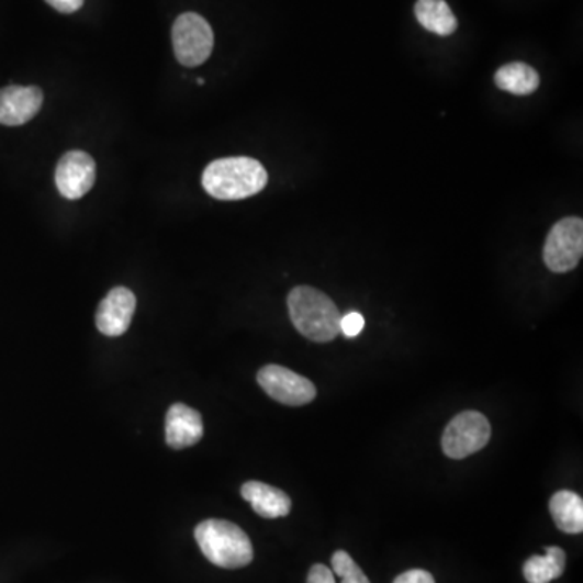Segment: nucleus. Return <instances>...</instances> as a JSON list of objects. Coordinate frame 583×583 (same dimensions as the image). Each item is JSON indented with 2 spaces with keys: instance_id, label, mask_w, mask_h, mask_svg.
Here are the masks:
<instances>
[{
  "instance_id": "obj_17",
  "label": "nucleus",
  "mask_w": 583,
  "mask_h": 583,
  "mask_svg": "<svg viewBox=\"0 0 583 583\" xmlns=\"http://www.w3.org/2000/svg\"><path fill=\"white\" fill-rule=\"evenodd\" d=\"M334 574L343 579V583H370L365 572L361 571L360 565L350 558L349 552L336 551L330 559Z\"/></svg>"
},
{
  "instance_id": "obj_12",
  "label": "nucleus",
  "mask_w": 583,
  "mask_h": 583,
  "mask_svg": "<svg viewBox=\"0 0 583 583\" xmlns=\"http://www.w3.org/2000/svg\"><path fill=\"white\" fill-rule=\"evenodd\" d=\"M242 496L251 504L255 513L265 518H279L289 516L292 501L279 487L266 485L261 482H247L242 486Z\"/></svg>"
},
{
  "instance_id": "obj_4",
  "label": "nucleus",
  "mask_w": 583,
  "mask_h": 583,
  "mask_svg": "<svg viewBox=\"0 0 583 583\" xmlns=\"http://www.w3.org/2000/svg\"><path fill=\"white\" fill-rule=\"evenodd\" d=\"M172 46L179 64L183 67H198L206 63L213 53V29L198 13H182L172 26Z\"/></svg>"
},
{
  "instance_id": "obj_2",
  "label": "nucleus",
  "mask_w": 583,
  "mask_h": 583,
  "mask_svg": "<svg viewBox=\"0 0 583 583\" xmlns=\"http://www.w3.org/2000/svg\"><path fill=\"white\" fill-rule=\"evenodd\" d=\"M293 326L313 343H330L340 334V315L336 303L318 289L299 285L288 296Z\"/></svg>"
},
{
  "instance_id": "obj_9",
  "label": "nucleus",
  "mask_w": 583,
  "mask_h": 583,
  "mask_svg": "<svg viewBox=\"0 0 583 583\" xmlns=\"http://www.w3.org/2000/svg\"><path fill=\"white\" fill-rule=\"evenodd\" d=\"M135 293L127 288L112 289L98 306L99 333L108 337H119L127 333L133 315H135Z\"/></svg>"
},
{
  "instance_id": "obj_14",
  "label": "nucleus",
  "mask_w": 583,
  "mask_h": 583,
  "mask_svg": "<svg viewBox=\"0 0 583 583\" xmlns=\"http://www.w3.org/2000/svg\"><path fill=\"white\" fill-rule=\"evenodd\" d=\"M494 83L507 93L527 97L540 87V75L534 67L524 63L506 64L494 75Z\"/></svg>"
},
{
  "instance_id": "obj_16",
  "label": "nucleus",
  "mask_w": 583,
  "mask_h": 583,
  "mask_svg": "<svg viewBox=\"0 0 583 583\" xmlns=\"http://www.w3.org/2000/svg\"><path fill=\"white\" fill-rule=\"evenodd\" d=\"M565 571V552L558 547L547 548L543 556H531L524 564V578L528 583H550Z\"/></svg>"
},
{
  "instance_id": "obj_3",
  "label": "nucleus",
  "mask_w": 583,
  "mask_h": 583,
  "mask_svg": "<svg viewBox=\"0 0 583 583\" xmlns=\"http://www.w3.org/2000/svg\"><path fill=\"white\" fill-rule=\"evenodd\" d=\"M194 540L208 561L217 568L240 569L254 561V545L238 525L208 518L194 528Z\"/></svg>"
},
{
  "instance_id": "obj_13",
  "label": "nucleus",
  "mask_w": 583,
  "mask_h": 583,
  "mask_svg": "<svg viewBox=\"0 0 583 583\" xmlns=\"http://www.w3.org/2000/svg\"><path fill=\"white\" fill-rule=\"evenodd\" d=\"M550 513L559 530L569 535L582 534L583 500L574 491H558L550 500Z\"/></svg>"
},
{
  "instance_id": "obj_19",
  "label": "nucleus",
  "mask_w": 583,
  "mask_h": 583,
  "mask_svg": "<svg viewBox=\"0 0 583 583\" xmlns=\"http://www.w3.org/2000/svg\"><path fill=\"white\" fill-rule=\"evenodd\" d=\"M394 583H436L429 572L422 571V569H412V571L404 572L399 575Z\"/></svg>"
},
{
  "instance_id": "obj_15",
  "label": "nucleus",
  "mask_w": 583,
  "mask_h": 583,
  "mask_svg": "<svg viewBox=\"0 0 583 583\" xmlns=\"http://www.w3.org/2000/svg\"><path fill=\"white\" fill-rule=\"evenodd\" d=\"M415 16L423 29L438 36H449L457 30L456 15L445 0H418Z\"/></svg>"
},
{
  "instance_id": "obj_8",
  "label": "nucleus",
  "mask_w": 583,
  "mask_h": 583,
  "mask_svg": "<svg viewBox=\"0 0 583 583\" xmlns=\"http://www.w3.org/2000/svg\"><path fill=\"white\" fill-rule=\"evenodd\" d=\"M56 187L67 200H80L97 182V162L85 152H68L56 167Z\"/></svg>"
},
{
  "instance_id": "obj_21",
  "label": "nucleus",
  "mask_w": 583,
  "mask_h": 583,
  "mask_svg": "<svg viewBox=\"0 0 583 583\" xmlns=\"http://www.w3.org/2000/svg\"><path fill=\"white\" fill-rule=\"evenodd\" d=\"M53 9L60 13H75L83 7L85 0H46Z\"/></svg>"
},
{
  "instance_id": "obj_18",
  "label": "nucleus",
  "mask_w": 583,
  "mask_h": 583,
  "mask_svg": "<svg viewBox=\"0 0 583 583\" xmlns=\"http://www.w3.org/2000/svg\"><path fill=\"white\" fill-rule=\"evenodd\" d=\"M363 327L365 318L360 313L350 312L349 315L343 316V319H340V333L349 337V339L357 337L363 330Z\"/></svg>"
},
{
  "instance_id": "obj_7",
  "label": "nucleus",
  "mask_w": 583,
  "mask_h": 583,
  "mask_svg": "<svg viewBox=\"0 0 583 583\" xmlns=\"http://www.w3.org/2000/svg\"><path fill=\"white\" fill-rule=\"evenodd\" d=\"M258 384L279 404L300 407L315 401L316 388L309 378L279 365H266L258 371Z\"/></svg>"
},
{
  "instance_id": "obj_5",
  "label": "nucleus",
  "mask_w": 583,
  "mask_h": 583,
  "mask_svg": "<svg viewBox=\"0 0 583 583\" xmlns=\"http://www.w3.org/2000/svg\"><path fill=\"white\" fill-rule=\"evenodd\" d=\"M583 255V221L564 217L551 228L543 248L545 265L552 272L564 274L578 268Z\"/></svg>"
},
{
  "instance_id": "obj_22",
  "label": "nucleus",
  "mask_w": 583,
  "mask_h": 583,
  "mask_svg": "<svg viewBox=\"0 0 583 583\" xmlns=\"http://www.w3.org/2000/svg\"><path fill=\"white\" fill-rule=\"evenodd\" d=\"M198 85H204L203 78H198Z\"/></svg>"
},
{
  "instance_id": "obj_11",
  "label": "nucleus",
  "mask_w": 583,
  "mask_h": 583,
  "mask_svg": "<svg viewBox=\"0 0 583 583\" xmlns=\"http://www.w3.org/2000/svg\"><path fill=\"white\" fill-rule=\"evenodd\" d=\"M203 438L200 412L186 404H173L166 415V442L172 449H186Z\"/></svg>"
},
{
  "instance_id": "obj_10",
  "label": "nucleus",
  "mask_w": 583,
  "mask_h": 583,
  "mask_svg": "<svg viewBox=\"0 0 583 583\" xmlns=\"http://www.w3.org/2000/svg\"><path fill=\"white\" fill-rule=\"evenodd\" d=\"M44 94L37 87H13L0 90V125L20 127L36 117L43 108Z\"/></svg>"
},
{
  "instance_id": "obj_6",
  "label": "nucleus",
  "mask_w": 583,
  "mask_h": 583,
  "mask_svg": "<svg viewBox=\"0 0 583 583\" xmlns=\"http://www.w3.org/2000/svg\"><path fill=\"white\" fill-rule=\"evenodd\" d=\"M491 438V426L485 415L467 411L456 415L442 435V451L451 459H466L482 451Z\"/></svg>"
},
{
  "instance_id": "obj_1",
  "label": "nucleus",
  "mask_w": 583,
  "mask_h": 583,
  "mask_svg": "<svg viewBox=\"0 0 583 583\" xmlns=\"http://www.w3.org/2000/svg\"><path fill=\"white\" fill-rule=\"evenodd\" d=\"M201 182L206 193L216 200H245L268 186V172L257 159L237 156L208 164Z\"/></svg>"
},
{
  "instance_id": "obj_20",
  "label": "nucleus",
  "mask_w": 583,
  "mask_h": 583,
  "mask_svg": "<svg viewBox=\"0 0 583 583\" xmlns=\"http://www.w3.org/2000/svg\"><path fill=\"white\" fill-rule=\"evenodd\" d=\"M306 583H336V579H334V574L327 565L315 564L310 569Z\"/></svg>"
}]
</instances>
